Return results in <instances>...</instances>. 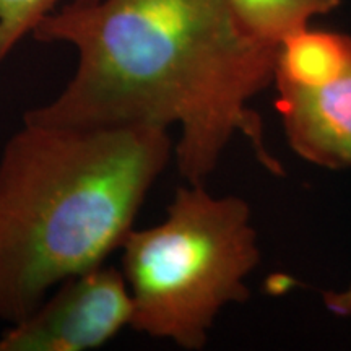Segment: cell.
<instances>
[{"label": "cell", "mask_w": 351, "mask_h": 351, "mask_svg": "<svg viewBox=\"0 0 351 351\" xmlns=\"http://www.w3.org/2000/svg\"><path fill=\"white\" fill-rule=\"evenodd\" d=\"M60 0H0V64Z\"/></svg>", "instance_id": "obj_7"}, {"label": "cell", "mask_w": 351, "mask_h": 351, "mask_svg": "<svg viewBox=\"0 0 351 351\" xmlns=\"http://www.w3.org/2000/svg\"><path fill=\"white\" fill-rule=\"evenodd\" d=\"M173 156L163 127L23 119L0 155V320L28 317L121 249Z\"/></svg>", "instance_id": "obj_2"}, {"label": "cell", "mask_w": 351, "mask_h": 351, "mask_svg": "<svg viewBox=\"0 0 351 351\" xmlns=\"http://www.w3.org/2000/svg\"><path fill=\"white\" fill-rule=\"evenodd\" d=\"M121 251L130 327L189 351L205 348L226 306L247 300L245 282L261 261L247 202L187 182L163 221L134 228Z\"/></svg>", "instance_id": "obj_3"}, {"label": "cell", "mask_w": 351, "mask_h": 351, "mask_svg": "<svg viewBox=\"0 0 351 351\" xmlns=\"http://www.w3.org/2000/svg\"><path fill=\"white\" fill-rule=\"evenodd\" d=\"M32 36L75 47L67 86L23 119L103 129H179L174 160L205 186L236 137L258 165L283 176L251 101L274 82L278 44L244 23L232 0H72Z\"/></svg>", "instance_id": "obj_1"}, {"label": "cell", "mask_w": 351, "mask_h": 351, "mask_svg": "<svg viewBox=\"0 0 351 351\" xmlns=\"http://www.w3.org/2000/svg\"><path fill=\"white\" fill-rule=\"evenodd\" d=\"M132 300L122 270L99 265L70 276L28 317L0 335V351H86L130 327Z\"/></svg>", "instance_id": "obj_5"}, {"label": "cell", "mask_w": 351, "mask_h": 351, "mask_svg": "<svg viewBox=\"0 0 351 351\" xmlns=\"http://www.w3.org/2000/svg\"><path fill=\"white\" fill-rule=\"evenodd\" d=\"M324 300H326L327 309H330L332 313L340 315L351 314V283L348 288L341 289V291L326 293Z\"/></svg>", "instance_id": "obj_8"}, {"label": "cell", "mask_w": 351, "mask_h": 351, "mask_svg": "<svg viewBox=\"0 0 351 351\" xmlns=\"http://www.w3.org/2000/svg\"><path fill=\"white\" fill-rule=\"evenodd\" d=\"M275 106L291 150L324 169L351 168V36L301 29L278 43Z\"/></svg>", "instance_id": "obj_4"}, {"label": "cell", "mask_w": 351, "mask_h": 351, "mask_svg": "<svg viewBox=\"0 0 351 351\" xmlns=\"http://www.w3.org/2000/svg\"><path fill=\"white\" fill-rule=\"evenodd\" d=\"M239 16L257 36L278 44L311 20L335 10L341 0H232Z\"/></svg>", "instance_id": "obj_6"}]
</instances>
